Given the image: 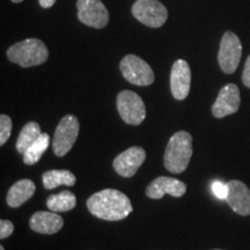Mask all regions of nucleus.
Masks as SVG:
<instances>
[{
    "label": "nucleus",
    "mask_w": 250,
    "mask_h": 250,
    "mask_svg": "<svg viewBox=\"0 0 250 250\" xmlns=\"http://www.w3.org/2000/svg\"><path fill=\"white\" fill-rule=\"evenodd\" d=\"M191 87V70L184 59H177L170 71V90L174 99L182 101L187 99Z\"/></svg>",
    "instance_id": "9b49d317"
},
{
    "label": "nucleus",
    "mask_w": 250,
    "mask_h": 250,
    "mask_svg": "<svg viewBox=\"0 0 250 250\" xmlns=\"http://www.w3.org/2000/svg\"><path fill=\"white\" fill-rule=\"evenodd\" d=\"M0 250H5V248H4V246H0Z\"/></svg>",
    "instance_id": "bb28decb"
},
{
    "label": "nucleus",
    "mask_w": 250,
    "mask_h": 250,
    "mask_svg": "<svg viewBox=\"0 0 250 250\" xmlns=\"http://www.w3.org/2000/svg\"><path fill=\"white\" fill-rule=\"evenodd\" d=\"M12 2H14V4H20V2H22L23 0H11Z\"/></svg>",
    "instance_id": "a878e982"
},
{
    "label": "nucleus",
    "mask_w": 250,
    "mask_h": 250,
    "mask_svg": "<svg viewBox=\"0 0 250 250\" xmlns=\"http://www.w3.org/2000/svg\"><path fill=\"white\" fill-rule=\"evenodd\" d=\"M62 226H64V219L62 218V215L52 211L36 212L31 215L29 220V227L34 232L46 234V235L58 233Z\"/></svg>",
    "instance_id": "2eb2a0df"
},
{
    "label": "nucleus",
    "mask_w": 250,
    "mask_h": 250,
    "mask_svg": "<svg viewBox=\"0 0 250 250\" xmlns=\"http://www.w3.org/2000/svg\"><path fill=\"white\" fill-rule=\"evenodd\" d=\"M145 160L146 152L144 151V148L139 146H133L115 158L114 169L120 176L130 179L134 176V174L138 171L140 166Z\"/></svg>",
    "instance_id": "f8f14e48"
},
{
    "label": "nucleus",
    "mask_w": 250,
    "mask_h": 250,
    "mask_svg": "<svg viewBox=\"0 0 250 250\" xmlns=\"http://www.w3.org/2000/svg\"><path fill=\"white\" fill-rule=\"evenodd\" d=\"M213 250H223V249H213Z\"/></svg>",
    "instance_id": "cd10ccee"
},
{
    "label": "nucleus",
    "mask_w": 250,
    "mask_h": 250,
    "mask_svg": "<svg viewBox=\"0 0 250 250\" xmlns=\"http://www.w3.org/2000/svg\"><path fill=\"white\" fill-rule=\"evenodd\" d=\"M7 58L9 62L20 65L21 67H33L48 61L49 50L41 40L27 39L9 46Z\"/></svg>",
    "instance_id": "7ed1b4c3"
},
{
    "label": "nucleus",
    "mask_w": 250,
    "mask_h": 250,
    "mask_svg": "<svg viewBox=\"0 0 250 250\" xmlns=\"http://www.w3.org/2000/svg\"><path fill=\"white\" fill-rule=\"evenodd\" d=\"M116 104L118 114L126 124L139 125L146 118V107L143 99L132 90L118 93Z\"/></svg>",
    "instance_id": "0eeeda50"
},
{
    "label": "nucleus",
    "mask_w": 250,
    "mask_h": 250,
    "mask_svg": "<svg viewBox=\"0 0 250 250\" xmlns=\"http://www.w3.org/2000/svg\"><path fill=\"white\" fill-rule=\"evenodd\" d=\"M212 192L214 193L215 197H218L219 199H226L228 195V187L227 183L221 182V181H214L211 184Z\"/></svg>",
    "instance_id": "4be33fe9"
},
{
    "label": "nucleus",
    "mask_w": 250,
    "mask_h": 250,
    "mask_svg": "<svg viewBox=\"0 0 250 250\" xmlns=\"http://www.w3.org/2000/svg\"><path fill=\"white\" fill-rule=\"evenodd\" d=\"M187 192V186L182 181L168 176H159L146 188V196L152 199H161L165 195L182 197Z\"/></svg>",
    "instance_id": "ddd939ff"
},
{
    "label": "nucleus",
    "mask_w": 250,
    "mask_h": 250,
    "mask_svg": "<svg viewBox=\"0 0 250 250\" xmlns=\"http://www.w3.org/2000/svg\"><path fill=\"white\" fill-rule=\"evenodd\" d=\"M242 57L241 41L233 31H226L220 42L218 62L224 73L232 74L239 67Z\"/></svg>",
    "instance_id": "6e6552de"
},
{
    "label": "nucleus",
    "mask_w": 250,
    "mask_h": 250,
    "mask_svg": "<svg viewBox=\"0 0 250 250\" xmlns=\"http://www.w3.org/2000/svg\"><path fill=\"white\" fill-rule=\"evenodd\" d=\"M78 19L86 26L102 29L109 23V12L101 0H78Z\"/></svg>",
    "instance_id": "1a4fd4ad"
},
{
    "label": "nucleus",
    "mask_w": 250,
    "mask_h": 250,
    "mask_svg": "<svg viewBox=\"0 0 250 250\" xmlns=\"http://www.w3.org/2000/svg\"><path fill=\"white\" fill-rule=\"evenodd\" d=\"M131 12L134 19L149 28H160L168 19L167 8L159 0H136Z\"/></svg>",
    "instance_id": "423d86ee"
},
{
    "label": "nucleus",
    "mask_w": 250,
    "mask_h": 250,
    "mask_svg": "<svg viewBox=\"0 0 250 250\" xmlns=\"http://www.w3.org/2000/svg\"><path fill=\"white\" fill-rule=\"evenodd\" d=\"M120 70L125 80L136 86H149L154 83L152 67L136 55H126L120 62Z\"/></svg>",
    "instance_id": "20e7f679"
},
{
    "label": "nucleus",
    "mask_w": 250,
    "mask_h": 250,
    "mask_svg": "<svg viewBox=\"0 0 250 250\" xmlns=\"http://www.w3.org/2000/svg\"><path fill=\"white\" fill-rule=\"evenodd\" d=\"M226 201L230 208L240 215H250V189L241 181L232 180L227 183Z\"/></svg>",
    "instance_id": "4468645a"
},
{
    "label": "nucleus",
    "mask_w": 250,
    "mask_h": 250,
    "mask_svg": "<svg viewBox=\"0 0 250 250\" xmlns=\"http://www.w3.org/2000/svg\"><path fill=\"white\" fill-rule=\"evenodd\" d=\"M42 134L39 123L36 122H29L27 123L21 130L17 140V151L21 154H23L28 148L33 145L34 143L39 139V137Z\"/></svg>",
    "instance_id": "6ab92c4d"
},
{
    "label": "nucleus",
    "mask_w": 250,
    "mask_h": 250,
    "mask_svg": "<svg viewBox=\"0 0 250 250\" xmlns=\"http://www.w3.org/2000/svg\"><path fill=\"white\" fill-rule=\"evenodd\" d=\"M79 120L74 115H66L59 122L52 139V148L57 156H64L73 147L79 134Z\"/></svg>",
    "instance_id": "39448f33"
},
{
    "label": "nucleus",
    "mask_w": 250,
    "mask_h": 250,
    "mask_svg": "<svg viewBox=\"0 0 250 250\" xmlns=\"http://www.w3.org/2000/svg\"><path fill=\"white\" fill-rule=\"evenodd\" d=\"M192 156V136L187 131H177L170 137L165 151L166 169L181 174L187 169Z\"/></svg>",
    "instance_id": "f03ea898"
},
{
    "label": "nucleus",
    "mask_w": 250,
    "mask_h": 250,
    "mask_svg": "<svg viewBox=\"0 0 250 250\" xmlns=\"http://www.w3.org/2000/svg\"><path fill=\"white\" fill-rule=\"evenodd\" d=\"M35 190L36 187L33 181L28 179L20 180L9 188L7 197H6V202H7L8 206L17 208L19 206L22 205L23 203L29 201L34 193H35Z\"/></svg>",
    "instance_id": "dca6fc26"
},
{
    "label": "nucleus",
    "mask_w": 250,
    "mask_h": 250,
    "mask_svg": "<svg viewBox=\"0 0 250 250\" xmlns=\"http://www.w3.org/2000/svg\"><path fill=\"white\" fill-rule=\"evenodd\" d=\"M77 205V197L73 192L64 190V191L51 195L46 199V206L50 211L56 212H67L73 210Z\"/></svg>",
    "instance_id": "a211bd4d"
},
{
    "label": "nucleus",
    "mask_w": 250,
    "mask_h": 250,
    "mask_svg": "<svg viewBox=\"0 0 250 250\" xmlns=\"http://www.w3.org/2000/svg\"><path fill=\"white\" fill-rule=\"evenodd\" d=\"M12 120L7 115H0V145H5L12 133Z\"/></svg>",
    "instance_id": "412c9836"
},
{
    "label": "nucleus",
    "mask_w": 250,
    "mask_h": 250,
    "mask_svg": "<svg viewBox=\"0 0 250 250\" xmlns=\"http://www.w3.org/2000/svg\"><path fill=\"white\" fill-rule=\"evenodd\" d=\"M56 1H57V0H39L40 6H41V7H43V8L52 7V6L55 5Z\"/></svg>",
    "instance_id": "393cba45"
},
{
    "label": "nucleus",
    "mask_w": 250,
    "mask_h": 250,
    "mask_svg": "<svg viewBox=\"0 0 250 250\" xmlns=\"http://www.w3.org/2000/svg\"><path fill=\"white\" fill-rule=\"evenodd\" d=\"M241 96L239 87L234 83H227L218 94V98L212 105V114L215 118H223L235 114L239 110Z\"/></svg>",
    "instance_id": "9d476101"
},
{
    "label": "nucleus",
    "mask_w": 250,
    "mask_h": 250,
    "mask_svg": "<svg viewBox=\"0 0 250 250\" xmlns=\"http://www.w3.org/2000/svg\"><path fill=\"white\" fill-rule=\"evenodd\" d=\"M242 83L246 87L250 88V55L248 56V58H247L246 64H245V68H243Z\"/></svg>",
    "instance_id": "b1692460"
},
{
    "label": "nucleus",
    "mask_w": 250,
    "mask_h": 250,
    "mask_svg": "<svg viewBox=\"0 0 250 250\" xmlns=\"http://www.w3.org/2000/svg\"><path fill=\"white\" fill-rule=\"evenodd\" d=\"M14 232V225L12 221L6 220V219H1L0 220V239L4 240L7 239L8 236L12 235Z\"/></svg>",
    "instance_id": "5701e85b"
},
{
    "label": "nucleus",
    "mask_w": 250,
    "mask_h": 250,
    "mask_svg": "<svg viewBox=\"0 0 250 250\" xmlns=\"http://www.w3.org/2000/svg\"><path fill=\"white\" fill-rule=\"evenodd\" d=\"M50 145V137L48 133H43L39 137L26 152L23 153V162L28 166H33L40 161L42 155L48 149Z\"/></svg>",
    "instance_id": "aec40b11"
},
{
    "label": "nucleus",
    "mask_w": 250,
    "mask_h": 250,
    "mask_svg": "<svg viewBox=\"0 0 250 250\" xmlns=\"http://www.w3.org/2000/svg\"><path fill=\"white\" fill-rule=\"evenodd\" d=\"M42 182L45 189H56L59 186L72 187L77 182L76 176L70 170L54 169L48 170L42 175Z\"/></svg>",
    "instance_id": "f3484780"
},
{
    "label": "nucleus",
    "mask_w": 250,
    "mask_h": 250,
    "mask_svg": "<svg viewBox=\"0 0 250 250\" xmlns=\"http://www.w3.org/2000/svg\"><path fill=\"white\" fill-rule=\"evenodd\" d=\"M87 208L96 218L107 221L123 220L133 211L129 197L116 189L93 193L87 201Z\"/></svg>",
    "instance_id": "f257e3e1"
}]
</instances>
